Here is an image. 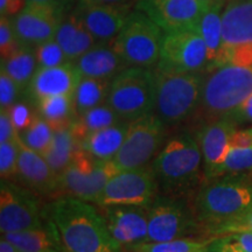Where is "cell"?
I'll use <instances>...</instances> for the list:
<instances>
[{
  "label": "cell",
  "instance_id": "obj_11",
  "mask_svg": "<svg viewBox=\"0 0 252 252\" xmlns=\"http://www.w3.org/2000/svg\"><path fill=\"white\" fill-rule=\"evenodd\" d=\"M208 67V50L196 30L165 33L157 70L167 74L200 72Z\"/></svg>",
  "mask_w": 252,
  "mask_h": 252
},
{
  "label": "cell",
  "instance_id": "obj_12",
  "mask_svg": "<svg viewBox=\"0 0 252 252\" xmlns=\"http://www.w3.org/2000/svg\"><path fill=\"white\" fill-rule=\"evenodd\" d=\"M159 191L151 165L113 175L94 206H150Z\"/></svg>",
  "mask_w": 252,
  "mask_h": 252
},
{
  "label": "cell",
  "instance_id": "obj_13",
  "mask_svg": "<svg viewBox=\"0 0 252 252\" xmlns=\"http://www.w3.org/2000/svg\"><path fill=\"white\" fill-rule=\"evenodd\" d=\"M222 65H252V0L234 1L222 12Z\"/></svg>",
  "mask_w": 252,
  "mask_h": 252
},
{
  "label": "cell",
  "instance_id": "obj_30",
  "mask_svg": "<svg viewBox=\"0 0 252 252\" xmlns=\"http://www.w3.org/2000/svg\"><path fill=\"white\" fill-rule=\"evenodd\" d=\"M19 252H60L55 238L43 228L1 234Z\"/></svg>",
  "mask_w": 252,
  "mask_h": 252
},
{
  "label": "cell",
  "instance_id": "obj_48",
  "mask_svg": "<svg viewBox=\"0 0 252 252\" xmlns=\"http://www.w3.org/2000/svg\"><path fill=\"white\" fill-rule=\"evenodd\" d=\"M94 1L106 2V4H118V5H135L137 0H94Z\"/></svg>",
  "mask_w": 252,
  "mask_h": 252
},
{
  "label": "cell",
  "instance_id": "obj_5",
  "mask_svg": "<svg viewBox=\"0 0 252 252\" xmlns=\"http://www.w3.org/2000/svg\"><path fill=\"white\" fill-rule=\"evenodd\" d=\"M153 113L167 127L180 125L197 112L204 77L200 72L167 74L154 70Z\"/></svg>",
  "mask_w": 252,
  "mask_h": 252
},
{
  "label": "cell",
  "instance_id": "obj_22",
  "mask_svg": "<svg viewBox=\"0 0 252 252\" xmlns=\"http://www.w3.org/2000/svg\"><path fill=\"white\" fill-rule=\"evenodd\" d=\"M82 77L113 80L128 67L111 43H97L74 62Z\"/></svg>",
  "mask_w": 252,
  "mask_h": 252
},
{
  "label": "cell",
  "instance_id": "obj_28",
  "mask_svg": "<svg viewBox=\"0 0 252 252\" xmlns=\"http://www.w3.org/2000/svg\"><path fill=\"white\" fill-rule=\"evenodd\" d=\"M80 149L81 143L69 127L55 131L52 145L42 157L59 176L72 162Z\"/></svg>",
  "mask_w": 252,
  "mask_h": 252
},
{
  "label": "cell",
  "instance_id": "obj_47",
  "mask_svg": "<svg viewBox=\"0 0 252 252\" xmlns=\"http://www.w3.org/2000/svg\"><path fill=\"white\" fill-rule=\"evenodd\" d=\"M0 252H19V251L13 244L9 243L7 239H5L1 236V239H0Z\"/></svg>",
  "mask_w": 252,
  "mask_h": 252
},
{
  "label": "cell",
  "instance_id": "obj_8",
  "mask_svg": "<svg viewBox=\"0 0 252 252\" xmlns=\"http://www.w3.org/2000/svg\"><path fill=\"white\" fill-rule=\"evenodd\" d=\"M119 171L112 160L94 159L81 146L72 162L59 175L58 189L53 198L68 196L94 204L105 185Z\"/></svg>",
  "mask_w": 252,
  "mask_h": 252
},
{
  "label": "cell",
  "instance_id": "obj_42",
  "mask_svg": "<svg viewBox=\"0 0 252 252\" xmlns=\"http://www.w3.org/2000/svg\"><path fill=\"white\" fill-rule=\"evenodd\" d=\"M20 134L11 121L7 110L0 109V143L19 139Z\"/></svg>",
  "mask_w": 252,
  "mask_h": 252
},
{
  "label": "cell",
  "instance_id": "obj_21",
  "mask_svg": "<svg viewBox=\"0 0 252 252\" xmlns=\"http://www.w3.org/2000/svg\"><path fill=\"white\" fill-rule=\"evenodd\" d=\"M34 193L54 197L58 189V174L53 171L46 159L40 153L31 150L21 141L17 175Z\"/></svg>",
  "mask_w": 252,
  "mask_h": 252
},
{
  "label": "cell",
  "instance_id": "obj_39",
  "mask_svg": "<svg viewBox=\"0 0 252 252\" xmlns=\"http://www.w3.org/2000/svg\"><path fill=\"white\" fill-rule=\"evenodd\" d=\"M15 33L12 18L0 15V55L1 60L7 59L21 48Z\"/></svg>",
  "mask_w": 252,
  "mask_h": 252
},
{
  "label": "cell",
  "instance_id": "obj_20",
  "mask_svg": "<svg viewBox=\"0 0 252 252\" xmlns=\"http://www.w3.org/2000/svg\"><path fill=\"white\" fill-rule=\"evenodd\" d=\"M81 80L82 75L74 62L58 67L37 68L26 91L30 98L36 103L45 97L75 94Z\"/></svg>",
  "mask_w": 252,
  "mask_h": 252
},
{
  "label": "cell",
  "instance_id": "obj_36",
  "mask_svg": "<svg viewBox=\"0 0 252 252\" xmlns=\"http://www.w3.org/2000/svg\"><path fill=\"white\" fill-rule=\"evenodd\" d=\"M37 68L58 67L69 62L62 47L55 39L48 40L34 48Z\"/></svg>",
  "mask_w": 252,
  "mask_h": 252
},
{
  "label": "cell",
  "instance_id": "obj_40",
  "mask_svg": "<svg viewBox=\"0 0 252 252\" xmlns=\"http://www.w3.org/2000/svg\"><path fill=\"white\" fill-rule=\"evenodd\" d=\"M23 91L7 72L0 69V109H7L17 103Z\"/></svg>",
  "mask_w": 252,
  "mask_h": 252
},
{
  "label": "cell",
  "instance_id": "obj_16",
  "mask_svg": "<svg viewBox=\"0 0 252 252\" xmlns=\"http://www.w3.org/2000/svg\"><path fill=\"white\" fill-rule=\"evenodd\" d=\"M134 8L152 19L165 33H171L196 30L210 7L201 0H137Z\"/></svg>",
  "mask_w": 252,
  "mask_h": 252
},
{
  "label": "cell",
  "instance_id": "obj_6",
  "mask_svg": "<svg viewBox=\"0 0 252 252\" xmlns=\"http://www.w3.org/2000/svg\"><path fill=\"white\" fill-rule=\"evenodd\" d=\"M165 32L146 14L133 9L111 46L128 67L152 69L161 53Z\"/></svg>",
  "mask_w": 252,
  "mask_h": 252
},
{
  "label": "cell",
  "instance_id": "obj_33",
  "mask_svg": "<svg viewBox=\"0 0 252 252\" xmlns=\"http://www.w3.org/2000/svg\"><path fill=\"white\" fill-rule=\"evenodd\" d=\"M54 133L55 131L53 130L52 126L37 115L26 130L21 132L20 139L24 145L42 156L52 145Z\"/></svg>",
  "mask_w": 252,
  "mask_h": 252
},
{
  "label": "cell",
  "instance_id": "obj_14",
  "mask_svg": "<svg viewBox=\"0 0 252 252\" xmlns=\"http://www.w3.org/2000/svg\"><path fill=\"white\" fill-rule=\"evenodd\" d=\"M43 216L39 200L31 189H25L1 180L0 186V231H20L26 229L42 228Z\"/></svg>",
  "mask_w": 252,
  "mask_h": 252
},
{
  "label": "cell",
  "instance_id": "obj_24",
  "mask_svg": "<svg viewBox=\"0 0 252 252\" xmlns=\"http://www.w3.org/2000/svg\"><path fill=\"white\" fill-rule=\"evenodd\" d=\"M128 125V122H122L94 132L82 141V149L100 161L112 160L124 143Z\"/></svg>",
  "mask_w": 252,
  "mask_h": 252
},
{
  "label": "cell",
  "instance_id": "obj_46",
  "mask_svg": "<svg viewBox=\"0 0 252 252\" xmlns=\"http://www.w3.org/2000/svg\"><path fill=\"white\" fill-rule=\"evenodd\" d=\"M33 1H41V2H48V4H53L59 6L65 11H69V9L74 7L75 2L77 0H33Z\"/></svg>",
  "mask_w": 252,
  "mask_h": 252
},
{
  "label": "cell",
  "instance_id": "obj_31",
  "mask_svg": "<svg viewBox=\"0 0 252 252\" xmlns=\"http://www.w3.org/2000/svg\"><path fill=\"white\" fill-rule=\"evenodd\" d=\"M1 69L17 82L21 89L26 90L37 69L34 49L21 47L12 56L1 60Z\"/></svg>",
  "mask_w": 252,
  "mask_h": 252
},
{
  "label": "cell",
  "instance_id": "obj_38",
  "mask_svg": "<svg viewBox=\"0 0 252 252\" xmlns=\"http://www.w3.org/2000/svg\"><path fill=\"white\" fill-rule=\"evenodd\" d=\"M204 231L213 237L230 232H252V208L235 219L210 226Z\"/></svg>",
  "mask_w": 252,
  "mask_h": 252
},
{
  "label": "cell",
  "instance_id": "obj_43",
  "mask_svg": "<svg viewBox=\"0 0 252 252\" xmlns=\"http://www.w3.org/2000/svg\"><path fill=\"white\" fill-rule=\"evenodd\" d=\"M226 118L234 122L236 125L247 124V123L252 124V94L237 109L226 116Z\"/></svg>",
  "mask_w": 252,
  "mask_h": 252
},
{
  "label": "cell",
  "instance_id": "obj_37",
  "mask_svg": "<svg viewBox=\"0 0 252 252\" xmlns=\"http://www.w3.org/2000/svg\"><path fill=\"white\" fill-rule=\"evenodd\" d=\"M21 139L0 143V176L1 180H8L17 175Z\"/></svg>",
  "mask_w": 252,
  "mask_h": 252
},
{
  "label": "cell",
  "instance_id": "obj_45",
  "mask_svg": "<svg viewBox=\"0 0 252 252\" xmlns=\"http://www.w3.org/2000/svg\"><path fill=\"white\" fill-rule=\"evenodd\" d=\"M229 146L232 147H252V127L236 130L230 139Z\"/></svg>",
  "mask_w": 252,
  "mask_h": 252
},
{
  "label": "cell",
  "instance_id": "obj_7",
  "mask_svg": "<svg viewBox=\"0 0 252 252\" xmlns=\"http://www.w3.org/2000/svg\"><path fill=\"white\" fill-rule=\"evenodd\" d=\"M156 96L154 70L127 67L111 81L106 103L125 122L153 112Z\"/></svg>",
  "mask_w": 252,
  "mask_h": 252
},
{
  "label": "cell",
  "instance_id": "obj_17",
  "mask_svg": "<svg viewBox=\"0 0 252 252\" xmlns=\"http://www.w3.org/2000/svg\"><path fill=\"white\" fill-rule=\"evenodd\" d=\"M71 9L72 13L86 25L97 42L109 43L122 31L134 6L77 0Z\"/></svg>",
  "mask_w": 252,
  "mask_h": 252
},
{
  "label": "cell",
  "instance_id": "obj_25",
  "mask_svg": "<svg viewBox=\"0 0 252 252\" xmlns=\"http://www.w3.org/2000/svg\"><path fill=\"white\" fill-rule=\"evenodd\" d=\"M36 112L54 131L71 127L78 117L74 94H58L37 100Z\"/></svg>",
  "mask_w": 252,
  "mask_h": 252
},
{
  "label": "cell",
  "instance_id": "obj_27",
  "mask_svg": "<svg viewBox=\"0 0 252 252\" xmlns=\"http://www.w3.org/2000/svg\"><path fill=\"white\" fill-rule=\"evenodd\" d=\"M122 122L125 121L119 117L118 113L108 103H104L78 116L70 128L76 139L82 143L94 132L119 124Z\"/></svg>",
  "mask_w": 252,
  "mask_h": 252
},
{
  "label": "cell",
  "instance_id": "obj_35",
  "mask_svg": "<svg viewBox=\"0 0 252 252\" xmlns=\"http://www.w3.org/2000/svg\"><path fill=\"white\" fill-rule=\"evenodd\" d=\"M208 252H252V232H230L209 239Z\"/></svg>",
  "mask_w": 252,
  "mask_h": 252
},
{
  "label": "cell",
  "instance_id": "obj_3",
  "mask_svg": "<svg viewBox=\"0 0 252 252\" xmlns=\"http://www.w3.org/2000/svg\"><path fill=\"white\" fill-rule=\"evenodd\" d=\"M234 176L209 180L195 195L193 212L200 229L235 219L252 208V184Z\"/></svg>",
  "mask_w": 252,
  "mask_h": 252
},
{
  "label": "cell",
  "instance_id": "obj_34",
  "mask_svg": "<svg viewBox=\"0 0 252 252\" xmlns=\"http://www.w3.org/2000/svg\"><path fill=\"white\" fill-rule=\"evenodd\" d=\"M252 171V147L229 146L220 163L216 178L224 175H241Z\"/></svg>",
  "mask_w": 252,
  "mask_h": 252
},
{
  "label": "cell",
  "instance_id": "obj_9",
  "mask_svg": "<svg viewBox=\"0 0 252 252\" xmlns=\"http://www.w3.org/2000/svg\"><path fill=\"white\" fill-rule=\"evenodd\" d=\"M167 126L153 112L130 122L121 150L112 159L118 171L147 166L163 146Z\"/></svg>",
  "mask_w": 252,
  "mask_h": 252
},
{
  "label": "cell",
  "instance_id": "obj_26",
  "mask_svg": "<svg viewBox=\"0 0 252 252\" xmlns=\"http://www.w3.org/2000/svg\"><path fill=\"white\" fill-rule=\"evenodd\" d=\"M222 7L209 8L201 19L196 31L204 40L208 50V68L222 65L223 35H222Z\"/></svg>",
  "mask_w": 252,
  "mask_h": 252
},
{
  "label": "cell",
  "instance_id": "obj_2",
  "mask_svg": "<svg viewBox=\"0 0 252 252\" xmlns=\"http://www.w3.org/2000/svg\"><path fill=\"white\" fill-rule=\"evenodd\" d=\"M202 165L195 135L182 132L165 141L151 167L161 194L185 197L200 184Z\"/></svg>",
  "mask_w": 252,
  "mask_h": 252
},
{
  "label": "cell",
  "instance_id": "obj_49",
  "mask_svg": "<svg viewBox=\"0 0 252 252\" xmlns=\"http://www.w3.org/2000/svg\"><path fill=\"white\" fill-rule=\"evenodd\" d=\"M204 4H207L210 8L213 7H223V4H224V0H201Z\"/></svg>",
  "mask_w": 252,
  "mask_h": 252
},
{
  "label": "cell",
  "instance_id": "obj_15",
  "mask_svg": "<svg viewBox=\"0 0 252 252\" xmlns=\"http://www.w3.org/2000/svg\"><path fill=\"white\" fill-rule=\"evenodd\" d=\"M68 11L48 2L27 0L25 8L12 18L19 42L23 47L35 48L54 39Z\"/></svg>",
  "mask_w": 252,
  "mask_h": 252
},
{
  "label": "cell",
  "instance_id": "obj_18",
  "mask_svg": "<svg viewBox=\"0 0 252 252\" xmlns=\"http://www.w3.org/2000/svg\"><path fill=\"white\" fill-rule=\"evenodd\" d=\"M110 234L122 247L144 243L149 234V206H96Z\"/></svg>",
  "mask_w": 252,
  "mask_h": 252
},
{
  "label": "cell",
  "instance_id": "obj_4",
  "mask_svg": "<svg viewBox=\"0 0 252 252\" xmlns=\"http://www.w3.org/2000/svg\"><path fill=\"white\" fill-rule=\"evenodd\" d=\"M251 94L252 65H220L204 77L196 113L206 122L224 118Z\"/></svg>",
  "mask_w": 252,
  "mask_h": 252
},
{
  "label": "cell",
  "instance_id": "obj_44",
  "mask_svg": "<svg viewBox=\"0 0 252 252\" xmlns=\"http://www.w3.org/2000/svg\"><path fill=\"white\" fill-rule=\"evenodd\" d=\"M27 0H0V15L14 18L25 8Z\"/></svg>",
  "mask_w": 252,
  "mask_h": 252
},
{
  "label": "cell",
  "instance_id": "obj_1",
  "mask_svg": "<svg viewBox=\"0 0 252 252\" xmlns=\"http://www.w3.org/2000/svg\"><path fill=\"white\" fill-rule=\"evenodd\" d=\"M43 216L52 222L63 252H122L94 204L59 197L47 206Z\"/></svg>",
  "mask_w": 252,
  "mask_h": 252
},
{
  "label": "cell",
  "instance_id": "obj_23",
  "mask_svg": "<svg viewBox=\"0 0 252 252\" xmlns=\"http://www.w3.org/2000/svg\"><path fill=\"white\" fill-rule=\"evenodd\" d=\"M54 39L62 47L69 62H75L98 43L86 25L72 12L63 19Z\"/></svg>",
  "mask_w": 252,
  "mask_h": 252
},
{
  "label": "cell",
  "instance_id": "obj_41",
  "mask_svg": "<svg viewBox=\"0 0 252 252\" xmlns=\"http://www.w3.org/2000/svg\"><path fill=\"white\" fill-rule=\"evenodd\" d=\"M6 110H7L11 121L18 130L19 134L24 130H26L37 116V112L33 111V108L30 104L24 102L14 103L13 105H11Z\"/></svg>",
  "mask_w": 252,
  "mask_h": 252
},
{
  "label": "cell",
  "instance_id": "obj_10",
  "mask_svg": "<svg viewBox=\"0 0 252 252\" xmlns=\"http://www.w3.org/2000/svg\"><path fill=\"white\" fill-rule=\"evenodd\" d=\"M200 229L193 208L185 197L160 193L149 206V234L146 242L186 238Z\"/></svg>",
  "mask_w": 252,
  "mask_h": 252
},
{
  "label": "cell",
  "instance_id": "obj_19",
  "mask_svg": "<svg viewBox=\"0 0 252 252\" xmlns=\"http://www.w3.org/2000/svg\"><path fill=\"white\" fill-rule=\"evenodd\" d=\"M236 130L237 125L226 117L207 122L197 130L195 138L202 153L203 173L207 181L216 179Z\"/></svg>",
  "mask_w": 252,
  "mask_h": 252
},
{
  "label": "cell",
  "instance_id": "obj_29",
  "mask_svg": "<svg viewBox=\"0 0 252 252\" xmlns=\"http://www.w3.org/2000/svg\"><path fill=\"white\" fill-rule=\"evenodd\" d=\"M111 81L82 77L74 94L77 116L83 115L89 110L106 103Z\"/></svg>",
  "mask_w": 252,
  "mask_h": 252
},
{
  "label": "cell",
  "instance_id": "obj_32",
  "mask_svg": "<svg viewBox=\"0 0 252 252\" xmlns=\"http://www.w3.org/2000/svg\"><path fill=\"white\" fill-rule=\"evenodd\" d=\"M208 241L178 238L166 242H144L127 248L131 252H208Z\"/></svg>",
  "mask_w": 252,
  "mask_h": 252
}]
</instances>
